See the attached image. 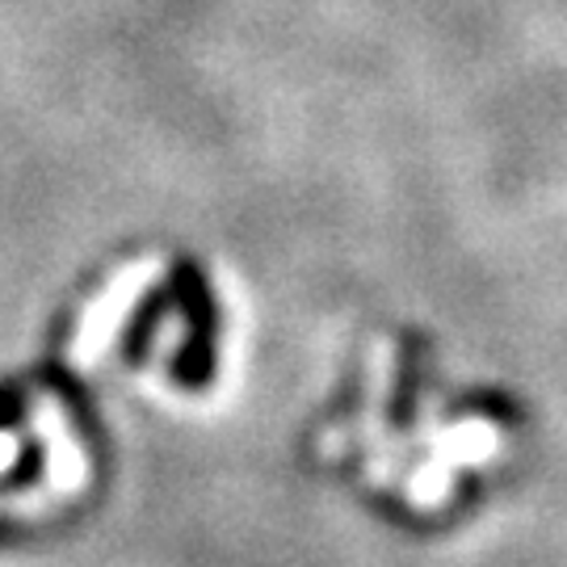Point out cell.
Segmentation results:
<instances>
[{"mask_svg": "<svg viewBox=\"0 0 567 567\" xmlns=\"http://www.w3.org/2000/svg\"><path fill=\"white\" fill-rule=\"evenodd\" d=\"M135 295H140V286H135V282L126 286V295H122V290H114V295H110V299L102 303L105 316H118V311H126ZM110 324H114V320H89V324H84V337L76 341V362L84 365L89 358H97L93 349H102V344H105V332H110Z\"/></svg>", "mask_w": 567, "mask_h": 567, "instance_id": "1", "label": "cell"}]
</instances>
